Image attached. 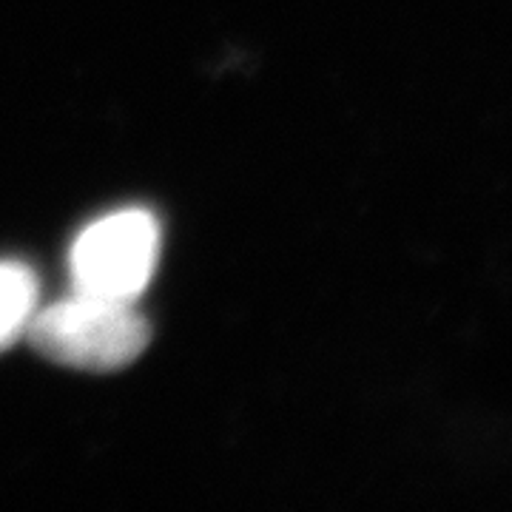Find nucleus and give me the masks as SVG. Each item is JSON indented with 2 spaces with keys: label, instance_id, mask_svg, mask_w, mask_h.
Here are the masks:
<instances>
[{
  "label": "nucleus",
  "instance_id": "nucleus-3",
  "mask_svg": "<svg viewBox=\"0 0 512 512\" xmlns=\"http://www.w3.org/2000/svg\"><path fill=\"white\" fill-rule=\"evenodd\" d=\"M40 302V285L32 268L20 262H0V350L26 333Z\"/></svg>",
  "mask_w": 512,
  "mask_h": 512
},
{
  "label": "nucleus",
  "instance_id": "nucleus-2",
  "mask_svg": "<svg viewBox=\"0 0 512 512\" xmlns=\"http://www.w3.org/2000/svg\"><path fill=\"white\" fill-rule=\"evenodd\" d=\"M160 259V222L146 208H123L92 222L74 239L69 274L74 291L137 302Z\"/></svg>",
  "mask_w": 512,
  "mask_h": 512
},
{
  "label": "nucleus",
  "instance_id": "nucleus-1",
  "mask_svg": "<svg viewBox=\"0 0 512 512\" xmlns=\"http://www.w3.org/2000/svg\"><path fill=\"white\" fill-rule=\"evenodd\" d=\"M26 336L49 362L109 373L131 365L151 342V325L137 302L72 291L46 308H37Z\"/></svg>",
  "mask_w": 512,
  "mask_h": 512
}]
</instances>
